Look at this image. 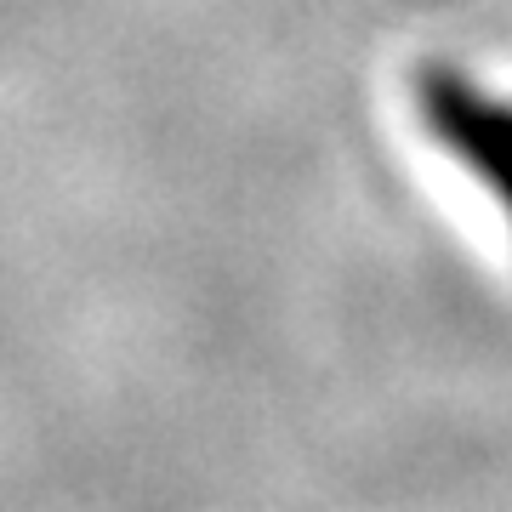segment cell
<instances>
[{"label":"cell","instance_id":"obj_1","mask_svg":"<svg viewBox=\"0 0 512 512\" xmlns=\"http://www.w3.org/2000/svg\"><path fill=\"white\" fill-rule=\"evenodd\" d=\"M416 109L421 126L433 131V143L461 160L478 183L490 188L501 211L512 222V103L507 97L484 92L478 80H467L450 63L416 74Z\"/></svg>","mask_w":512,"mask_h":512}]
</instances>
